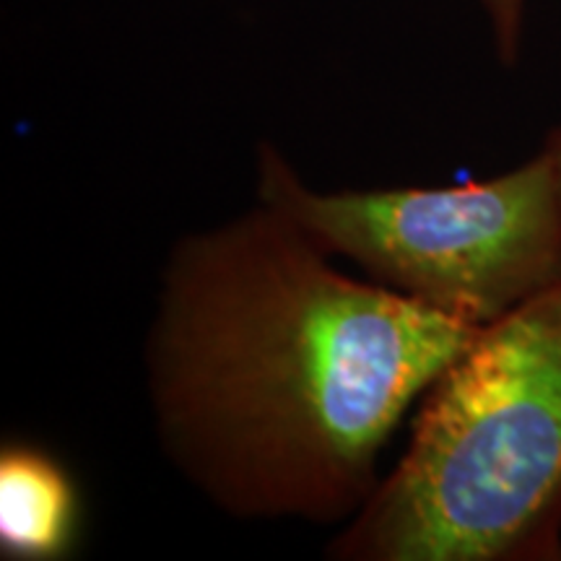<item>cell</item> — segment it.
Masks as SVG:
<instances>
[{
    "instance_id": "277c9868",
    "label": "cell",
    "mask_w": 561,
    "mask_h": 561,
    "mask_svg": "<svg viewBox=\"0 0 561 561\" xmlns=\"http://www.w3.org/2000/svg\"><path fill=\"white\" fill-rule=\"evenodd\" d=\"M79 494L66 468L32 445L0 455V549L5 559L50 561L73 549Z\"/></svg>"
},
{
    "instance_id": "8992f818",
    "label": "cell",
    "mask_w": 561,
    "mask_h": 561,
    "mask_svg": "<svg viewBox=\"0 0 561 561\" xmlns=\"http://www.w3.org/2000/svg\"><path fill=\"white\" fill-rule=\"evenodd\" d=\"M546 153H549L553 167H557V174H559V185H561V128H557L549 136V140H546Z\"/></svg>"
},
{
    "instance_id": "6da1fadb",
    "label": "cell",
    "mask_w": 561,
    "mask_h": 561,
    "mask_svg": "<svg viewBox=\"0 0 561 561\" xmlns=\"http://www.w3.org/2000/svg\"><path fill=\"white\" fill-rule=\"evenodd\" d=\"M481 328L356 280L263 206L174 248L149 339L157 430L237 517H354L413 403Z\"/></svg>"
},
{
    "instance_id": "3957f363",
    "label": "cell",
    "mask_w": 561,
    "mask_h": 561,
    "mask_svg": "<svg viewBox=\"0 0 561 561\" xmlns=\"http://www.w3.org/2000/svg\"><path fill=\"white\" fill-rule=\"evenodd\" d=\"M257 198L375 284L476 328L561 280V185L546 151L468 185L318 193L263 144Z\"/></svg>"
},
{
    "instance_id": "5b68a950",
    "label": "cell",
    "mask_w": 561,
    "mask_h": 561,
    "mask_svg": "<svg viewBox=\"0 0 561 561\" xmlns=\"http://www.w3.org/2000/svg\"><path fill=\"white\" fill-rule=\"evenodd\" d=\"M481 9L491 26L496 55L504 66H515L523 45L528 0H481Z\"/></svg>"
},
{
    "instance_id": "7a4b0ae2",
    "label": "cell",
    "mask_w": 561,
    "mask_h": 561,
    "mask_svg": "<svg viewBox=\"0 0 561 561\" xmlns=\"http://www.w3.org/2000/svg\"><path fill=\"white\" fill-rule=\"evenodd\" d=\"M561 280L491 325L421 398L409 447L331 553L561 559Z\"/></svg>"
}]
</instances>
